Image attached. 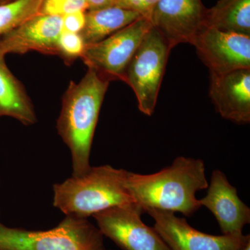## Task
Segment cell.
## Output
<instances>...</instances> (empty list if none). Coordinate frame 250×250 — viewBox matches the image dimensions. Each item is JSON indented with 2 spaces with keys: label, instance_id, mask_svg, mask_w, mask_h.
<instances>
[{
  "label": "cell",
  "instance_id": "1",
  "mask_svg": "<svg viewBox=\"0 0 250 250\" xmlns=\"http://www.w3.org/2000/svg\"><path fill=\"white\" fill-rule=\"evenodd\" d=\"M125 184L144 213L154 208L178 212L186 217L191 216L202 207L196 193L208 186L204 161L186 156L176 158L170 166L156 173L126 171Z\"/></svg>",
  "mask_w": 250,
  "mask_h": 250
},
{
  "label": "cell",
  "instance_id": "2",
  "mask_svg": "<svg viewBox=\"0 0 250 250\" xmlns=\"http://www.w3.org/2000/svg\"><path fill=\"white\" fill-rule=\"evenodd\" d=\"M110 82L88 68L80 82H70L62 96L57 129L71 152L72 176L82 175L91 167L94 134Z\"/></svg>",
  "mask_w": 250,
  "mask_h": 250
},
{
  "label": "cell",
  "instance_id": "3",
  "mask_svg": "<svg viewBox=\"0 0 250 250\" xmlns=\"http://www.w3.org/2000/svg\"><path fill=\"white\" fill-rule=\"evenodd\" d=\"M126 174L109 165L90 167L82 175L54 184V206L66 216L88 219L111 207L134 204Z\"/></svg>",
  "mask_w": 250,
  "mask_h": 250
},
{
  "label": "cell",
  "instance_id": "4",
  "mask_svg": "<svg viewBox=\"0 0 250 250\" xmlns=\"http://www.w3.org/2000/svg\"><path fill=\"white\" fill-rule=\"evenodd\" d=\"M0 250H107L98 227L88 219L65 217L44 231L9 228L0 223Z\"/></svg>",
  "mask_w": 250,
  "mask_h": 250
},
{
  "label": "cell",
  "instance_id": "5",
  "mask_svg": "<svg viewBox=\"0 0 250 250\" xmlns=\"http://www.w3.org/2000/svg\"><path fill=\"white\" fill-rule=\"evenodd\" d=\"M171 49L155 28H150L125 71L123 82L134 90L141 113H154Z\"/></svg>",
  "mask_w": 250,
  "mask_h": 250
},
{
  "label": "cell",
  "instance_id": "6",
  "mask_svg": "<svg viewBox=\"0 0 250 250\" xmlns=\"http://www.w3.org/2000/svg\"><path fill=\"white\" fill-rule=\"evenodd\" d=\"M152 26L148 18L141 17L104 40L85 45L81 59L110 82L123 81L130 61Z\"/></svg>",
  "mask_w": 250,
  "mask_h": 250
},
{
  "label": "cell",
  "instance_id": "7",
  "mask_svg": "<svg viewBox=\"0 0 250 250\" xmlns=\"http://www.w3.org/2000/svg\"><path fill=\"white\" fill-rule=\"evenodd\" d=\"M136 203L117 206L93 215L98 228L123 250H170L164 240L143 223Z\"/></svg>",
  "mask_w": 250,
  "mask_h": 250
},
{
  "label": "cell",
  "instance_id": "8",
  "mask_svg": "<svg viewBox=\"0 0 250 250\" xmlns=\"http://www.w3.org/2000/svg\"><path fill=\"white\" fill-rule=\"evenodd\" d=\"M145 213L154 220V229L170 250H240L250 235L214 236L190 226L175 213L148 208Z\"/></svg>",
  "mask_w": 250,
  "mask_h": 250
},
{
  "label": "cell",
  "instance_id": "9",
  "mask_svg": "<svg viewBox=\"0 0 250 250\" xmlns=\"http://www.w3.org/2000/svg\"><path fill=\"white\" fill-rule=\"evenodd\" d=\"M207 9L201 0H159L149 21L172 49L179 44H192L205 29Z\"/></svg>",
  "mask_w": 250,
  "mask_h": 250
},
{
  "label": "cell",
  "instance_id": "10",
  "mask_svg": "<svg viewBox=\"0 0 250 250\" xmlns=\"http://www.w3.org/2000/svg\"><path fill=\"white\" fill-rule=\"evenodd\" d=\"M192 45L210 73L250 68V36L205 28Z\"/></svg>",
  "mask_w": 250,
  "mask_h": 250
},
{
  "label": "cell",
  "instance_id": "11",
  "mask_svg": "<svg viewBox=\"0 0 250 250\" xmlns=\"http://www.w3.org/2000/svg\"><path fill=\"white\" fill-rule=\"evenodd\" d=\"M62 32V16L39 14L1 36L0 52L5 56L29 52L58 56Z\"/></svg>",
  "mask_w": 250,
  "mask_h": 250
},
{
  "label": "cell",
  "instance_id": "12",
  "mask_svg": "<svg viewBox=\"0 0 250 250\" xmlns=\"http://www.w3.org/2000/svg\"><path fill=\"white\" fill-rule=\"evenodd\" d=\"M207 189L206 196L200 200V205L213 213L223 234H243V228L250 223V209L225 174L221 170L213 171Z\"/></svg>",
  "mask_w": 250,
  "mask_h": 250
},
{
  "label": "cell",
  "instance_id": "13",
  "mask_svg": "<svg viewBox=\"0 0 250 250\" xmlns=\"http://www.w3.org/2000/svg\"><path fill=\"white\" fill-rule=\"evenodd\" d=\"M209 97L224 119L236 124L250 122V68L210 73Z\"/></svg>",
  "mask_w": 250,
  "mask_h": 250
},
{
  "label": "cell",
  "instance_id": "14",
  "mask_svg": "<svg viewBox=\"0 0 250 250\" xmlns=\"http://www.w3.org/2000/svg\"><path fill=\"white\" fill-rule=\"evenodd\" d=\"M11 117L22 125L37 123L34 105L24 85L13 75L0 52V118Z\"/></svg>",
  "mask_w": 250,
  "mask_h": 250
},
{
  "label": "cell",
  "instance_id": "15",
  "mask_svg": "<svg viewBox=\"0 0 250 250\" xmlns=\"http://www.w3.org/2000/svg\"><path fill=\"white\" fill-rule=\"evenodd\" d=\"M143 17L131 10L111 6L85 11L84 27L80 32L85 45L104 40Z\"/></svg>",
  "mask_w": 250,
  "mask_h": 250
},
{
  "label": "cell",
  "instance_id": "16",
  "mask_svg": "<svg viewBox=\"0 0 250 250\" xmlns=\"http://www.w3.org/2000/svg\"><path fill=\"white\" fill-rule=\"evenodd\" d=\"M205 26L250 36V0H219L207 9Z\"/></svg>",
  "mask_w": 250,
  "mask_h": 250
},
{
  "label": "cell",
  "instance_id": "17",
  "mask_svg": "<svg viewBox=\"0 0 250 250\" xmlns=\"http://www.w3.org/2000/svg\"><path fill=\"white\" fill-rule=\"evenodd\" d=\"M42 0H14L0 4V37L40 14Z\"/></svg>",
  "mask_w": 250,
  "mask_h": 250
},
{
  "label": "cell",
  "instance_id": "18",
  "mask_svg": "<svg viewBox=\"0 0 250 250\" xmlns=\"http://www.w3.org/2000/svg\"><path fill=\"white\" fill-rule=\"evenodd\" d=\"M85 45L80 34L62 31L59 38L58 56L70 65L77 59L81 58Z\"/></svg>",
  "mask_w": 250,
  "mask_h": 250
},
{
  "label": "cell",
  "instance_id": "19",
  "mask_svg": "<svg viewBox=\"0 0 250 250\" xmlns=\"http://www.w3.org/2000/svg\"><path fill=\"white\" fill-rule=\"evenodd\" d=\"M80 11H87L85 0H42L40 14L62 16Z\"/></svg>",
  "mask_w": 250,
  "mask_h": 250
},
{
  "label": "cell",
  "instance_id": "20",
  "mask_svg": "<svg viewBox=\"0 0 250 250\" xmlns=\"http://www.w3.org/2000/svg\"><path fill=\"white\" fill-rule=\"evenodd\" d=\"M159 0H115L114 6L139 13L149 20L153 9Z\"/></svg>",
  "mask_w": 250,
  "mask_h": 250
},
{
  "label": "cell",
  "instance_id": "21",
  "mask_svg": "<svg viewBox=\"0 0 250 250\" xmlns=\"http://www.w3.org/2000/svg\"><path fill=\"white\" fill-rule=\"evenodd\" d=\"M85 11H76L62 16V31L80 34L84 27Z\"/></svg>",
  "mask_w": 250,
  "mask_h": 250
},
{
  "label": "cell",
  "instance_id": "22",
  "mask_svg": "<svg viewBox=\"0 0 250 250\" xmlns=\"http://www.w3.org/2000/svg\"><path fill=\"white\" fill-rule=\"evenodd\" d=\"M87 11H93L114 6L115 0H85Z\"/></svg>",
  "mask_w": 250,
  "mask_h": 250
},
{
  "label": "cell",
  "instance_id": "23",
  "mask_svg": "<svg viewBox=\"0 0 250 250\" xmlns=\"http://www.w3.org/2000/svg\"><path fill=\"white\" fill-rule=\"evenodd\" d=\"M240 250H250V239L245 243L244 246L242 247Z\"/></svg>",
  "mask_w": 250,
  "mask_h": 250
},
{
  "label": "cell",
  "instance_id": "24",
  "mask_svg": "<svg viewBox=\"0 0 250 250\" xmlns=\"http://www.w3.org/2000/svg\"><path fill=\"white\" fill-rule=\"evenodd\" d=\"M11 1H14V0H0V4H4V3L9 2Z\"/></svg>",
  "mask_w": 250,
  "mask_h": 250
}]
</instances>
